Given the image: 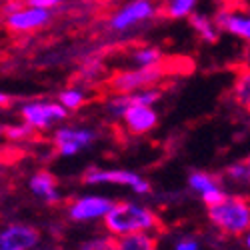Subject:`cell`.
I'll return each instance as SVG.
<instances>
[{
  "label": "cell",
  "instance_id": "d4e9b609",
  "mask_svg": "<svg viewBox=\"0 0 250 250\" xmlns=\"http://www.w3.org/2000/svg\"><path fill=\"white\" fill-rule=\"evenodd\" d=\"M2 134H4L8 140H12V142H20V140L32 138L34 130L28 126L26 122H20V124H10V126H4V128H2Z\"/></svg>",
  "mask_w": 250,
  "mask_h": 250
},
{
  "label": "cell",
  "instance_id": "cb8c5ba5",
  "mask_svg": "<svg viewBox=\"0 0 250 250\" xmlns=\"http://www.w3.org/2000/svg\"><path fill=\"white\" fill-rule=\"evenodd\" d=\"M132 102L134 104H144V106H154V104L162 98V90L154 84V86H146V88H142V90H136L130 94Z\"/></svg>",
  "mask_w": 250,
  "mask_h": 250
},
{
  "label": "cell",
  "instance_id": "e0dca14e",
  "mask_svg": "<svg viewBox=\"0 0 250 250\" xmlns=\"http://www.w3.org/2000/svg\"><path fill=\"white\" fill-rule=\"evenodd\" d=\"M130 60H132L134 66H140V68L158 66V64H162V60H164V52L158 46H140V48L132 50Z\"/></svg>",
  "mask_w": 250,
  "mask_h": 250
},
{
  "label": "cell",
  "instance_id": "4fadbf2b",
  "mask_svg": "<svg viewBox=\"0 0 250 250\" xmlns=\"http://www.w3.org/2000/svg\"><path fill=\"white\" fill-rule=\"evenodd\" d=\"M28 188L32 190L34 196H38L46 204H58L62 200V194H60V188H58V180L48 170L34 172L28 180Z\"/></svg>",
  "mask_w": 250,
  "mask_h": 250
},
{
  "label": "cell",
  "instance_id": "5b68a950",
  "mask_svg": "<svg viewBox=\"0 0 250 250\" xmlns=\"http://www.w3.org/2000/svg\"><path fill=\"white\" fill-rule=\"evenodd\" d=\"M68 116V110L60 106L54 100H36V102H26L20 108V118L26 122L32 130H48L54 124L64 122Z\"/></svg>",
  "mask_w": 250,
  "mask_h": 250
},
{
  "label": "cell",
  "instance_id": "277c9868",
  "mask_svg": "<svg viewBox=\"0 0 250 250\" xmlns=\"http://www.w3.org/2000/svg\"><path fill=\"white\" fill-rule=\"evenodd\" d=\"M84 184H114V186H126L134 194L146 196L150 192V182L140 176L134 170H110V168H88L82 176Z\"/></svg>",
  "mask_w": 250,
  "mask_h": 250
},
{
  "label": "cell",
  "instance_id": "44dd1931",
  "mask_svg": "<svg viewBox=\"0 0 250 250\" xmlns=\"http://www.w3.org/2000/svg\"><path fill=\"white\" fill-rule=\"evenodd\" d=\"M234 98L238 104L248 108V104H250V74H248L246 66L242 68V72L238 74V78L234 82Z\"/></svg>",
  "mask_w": 250,
  "mask_h": 250
},
{
  "label": "cell",
  "instance_id": "52a82bcc",
  "mask_svg": "<svg viewBox=\"0 0 250 250\" xmlns=\"http://www.w3.org/2000/svg\"><path fill=\"white\" fill-rule=\"evenodd\" d=\"M96 140V132L82 126H58L52 134V146L58 156L72 158L84 148L92 146Z\"/></svg>",
  "mask_w": 250,
  "mask_h": 250
},
{
  "label": "cell",
  "instance_id": "4316f807",
  "mask_svg": "<svg viewBox=\"0 0 250 250\" xmlns=\"http://www.w3.org/2000/svg\"><path fill=\"white\" fill-rule=\"evenodd\" d=\"M228 192L224 190V186L222 188H216V190H210V192H206V194H202L200 198H202V202H204V206L208 208V206H214V204H218L224 196H226Z\"/></svg>",
  "mask_w": 250,
  "mask_h": 250
},
{
  "label": "cell",
  "instance_id": "9a60e30c",
  "mask_svg": "<svg viewBox=\"0 0 250 250\" xmlns=\"http://www.w3.org/2000/svg\"><path fill=\"white\" fill-rule=\"evenodd\" d=\"M188 22L192 26V30L204 40V42H216L218 40V28L214 24V20L206 14H200V12H192L188 16Z\"/></svg>",
  "mask_w": 250,
  "mask_h": 250
},
{
  "label": "cell",
  "instance_id": "2e32d148",
  "mask_svg": "<svg viewBox=\"0 0 250 250\" xmlns=\"http://www.w3.org/2000/svg\"><path fill=\"white\" fill-rule=\"evenodd\" d=\"M188 186L198 192L200 196L206 194V192H210V190H216V188H222V180L212 174V172H206V170H194L190 172L188 176Z\"/></svg>",
  "mask_w": 250,
  "mask_h": 250
},
{
  "label": "cell",
  "instance_id": "9c48e42d",
  "mask_svg": "<svg viewBox=\"0 0 250 250\" xmlns=\"http://www.w3.org/2000/svg\"><path fill=\"white\" fill-rule=\"evenodd\" d=\"M50 20H52V10L24 4L16 12L4 16V24L14 34H24V32H34V30L48 26Z\"/></svg>",
  "mask_w": 250,
  "mask_h": 250
},
{
  "label": "cell",
  "instance_id": "f1b7e54d",
  "mask_svg": "<svg viewBox=\"0 0 250 250\" xmlns=\"http://www.w3.org/2000/svg\"><path fill=\"white\" fill-rule=\"evenodd\" d=\"M24 4H26L24 0H6V2L2 4V14H4V16H8V14L16 12L18 8H22Z\"/></svg>",
  "mask_w": 250,
  "mask_h": 250
},
{
  "label": "cell",
  "instance_id": "7c38bea8",
  "mask_svg": "<svg viewBox=\"0 0 250 250\" xmlns=\"http://www.w3.org/2000/svg\"><path fill=\"white\" fill-rule=\"evenodd\" d=\"M212 20H214L218 32H228L240 40L250 38V18H248V14H244L240 10L222 8L216 12V16Z\"/></svg>",
  "mask_w": 250,
  "mask_h": 250
},
{
  "label": "cell",
  "instance_id": "484cf974",
  "mask_svg": "<svg viewBox=\"0 0 250 250\" xmlns=\"http://www.w3.org/2000/svg\"><path fill=\"white\" fill-rule=\"evenodd\" d=\"M172 250H200V240L194 236H180L174 240Z\"/></svg>",
  "mask_w": 250,
  "mask_h": 250
},
{
  "label": "cell",
  "instance_id": "83f0119b",
  "mask_svg": "<svg viewBox=\"0 0 250 250\" xmlns=\"http://www.w3.org/2000/svg\"><path fill=\"white\" fill-rule=\"evenodd\" d=\"M26 4L30 6H38V8H46V10H54L58 6H62L64 2H68V0H24Z\"/></svg>",
  "mask_w": 250,
  "mask_h": 250
},
{
  "label": "cell",
  "instance_id": "d6986e66",
  "mask_svg": "<svg viewBox=\"0 0 250 250\" xmlns=\"http://www.w3.org/2000/svg\"><path fill=\"white\" fill-rule=\"evenodd\" d=\"M56 102L60 106H64L68 112H76L88 102V98H86L84 90H80V88H64L58 92Z\"/></svg>",
  "mask_w": 250,
  "mask_h": 250
},
{
  "label": "cell",
  "instance_id": "7402d4cb",
  "mask_svg": "<svg viewBox=\"0 0 250 250\" xmlns=\"http://www.w3.org/2000/svg\"><path fill=\"white\" fill-rule=\"evenodd\" d=\"M114 244H116V236L106 232V234L90 236L84 242H80L78 250H114Z\"/></svg>",
  "mask_w": 250,
  "mask_h": 250
},
{
  "label": "cell",
  "instance_id": "603a6c76",
  "mask_svg": "<svg viewBox=\"0 0 250 250\" xmlns=\"http://www.w3.org/2000/svg\"><path fill=\"white\" fill-rule=\"evenodd\" d=\"M224 176L230 182H234V184H248V180H250V164H248V160H240V162L230 164L224 170Z\"/></svg>",
  "mask_w": 250,
  "mask_h": 250
},
{
  "label": "cell",
  "instance_id": "30bf717a",
  "mask_svg": "<svg viewBox=\"0 0 250 250\" xmlns=\"http://www.w3.org/2000/svg\"><path fill=\"white\" fill-rule=\"evenodd\" d=\"M40 242V232L30 224L12 222L0 228V250H34Z\"/></svg>",
  "mask_w": 250,
  "mask_h": 250
},
{
  "label": "cell",
  "instance_id": "8fae6325",
  "mask_svg": "<svg viewBox=\"0 0 250 250\" xmlns=\"http://www.w3.org/2000/svg\"><path fill=\"white\" fill-rule=\"evenodd\" d=\"M124 128L134 136H142L148 134L158 126V112L154 110V106H144V104H130V106L124 110V114L120 116Z\"/></svg>",
  "mask_w": 250,
  "mask_h": 250
},
{
  "label": "cell",
  "instance_id": "4dcf8cb0",
  "mask_svg": "<svg viewBox=\"0 0 250 250\" xmlns=\"http://www.w3.org/2000/svg\"><path fill=\"white\" fill-rule=\"evenodd\" d=\"M2 128H4V126H2V124H0V134H2Z\"/></svg>",
  "mask_w": 250,
  "mask_h": 250
},
{
  "label": "cell",
  "instance_id": "8992f818",
  "mask_svg": "<svg viewBox=\"0 0 250 250\" xmlns=\"http://www.w3.org/2000/svg\"><path fill=\"white\" fill-rule=\"evenodd\" d=\"M158 14V8L152 0H128L120 6L108 20V26L114 32H126L138 24H144Z\"/></svg>",
  "mask_w": 250,
  "mask_h": 250
},
{
  "label": "cell",
  "instance_id": "6da1fadb",
  "mask_svg": "<svg viewBox=\"0 0 250 250\" xmlns=\"http://www.w3.org/2000/svg\"><path fill=\"white\" fill-rule=\"evenodd\" d=\"M102 222L104 230L116 238L132 232H156L160 228V218L152 208L134 200L112 202Z\"/></svg>",
  "mask_w": 250,
  "mask_h": 250
},
{
  "label": "cell",
  "instance_id": "ffe728a7",
  "mask_svg": "<svg viewBox=\"0 0 250 250\" xmlns=\"http://www.w3.org/2000/svg\"><path fill=\"white\" fill-rule=\"evenodd\" d=\"M132 104V98L130 94H118V92H112V96L106 98V102H104V110H106V114L110 118H118L124 114V110H126L128 106Z\"/></svg>",
  "mask_w": 250,
  "mask_h": 250
},
{
  "label": "cell",
  "instance_id": "ac0fdd59",
  "mask_svg": "<svg viewBox=\"0 0 250 250\" xmlns=\"http://www.w3.org/2000/svg\"><path fill=\"white\" fill-rule=\"evenodd\" d=\"M196 6L198 0H166L162 6V14L170 20H182L196 12Z\"/></svg>",
  "mask_w": 250,
  "mask_h": 250
},
{
  "label": "cell",
  "instance_id": "7a4b0ae2",
  "mask_svg": "<svg viewBox=\"0 0 250 250\" xmlns=\"http://www.w3.org/2000/svg\"><path fill=\"white\" fill-rule=\"evenodd\" d=\"M208 220L228 236H244L250 228V204L242 194H226L218 204L208 206Z\"/></svg>",
  "mask_w": 250,
  "mask_h": 250
},
{
  "label": "cell",
  "instance_id": "f546056e",
  "mask_svg": "<svg viewBox=\"0 0 250 250\" xmlns=\"http://www.w3.org/2000/svg\"><path fill=\"white\" fill-rule=\"evenodd\" d=\"M10 102H12V98H10L6 92H0V108H2V106H8Z\"/></svg>",
  "mask_w": 250,
  "mask_h": 250
},
{
  "label": "cell",
  "instance_id": "ba28073f",
  "mask_svg": "<svg viewBox=\"0 0 250 250\" xmlns=\"http://www.w3.org/2000/svg\"><path fill=\"white\" fill-rule=\"evenodd\" d=\"M112 198L102 196V194H84V196H76L68 202L66 206V214L72 222H98L106 216V212L112 206Z\"/></svg>",
  "mask_w": 250,
  "mask_h": 250
},
{
  "label": "cell",
  "instance_id": "3957f363",
  "mask_svg": "<svg viewBox=\"0 0 250 250\" xmlns=\"http://www.w3.org/2000/svg\"><path fill=\"white\" fill-rule=\"evenodd\" d=\"M166 70L162 64L158 66H146V68H130V70H118L110 76L108 86L112 92L118 94H132L136 90H142L146 86H154L164 78Z\"/></svg>",
  "mask_w": 250,
  "mask_h": 250
},
{
  "label": "cell",
  "instance_id": "5bb4252c",
  "mask_svg": "<svg viewBox=\"0 0 250 250\" xmlns=\"http://www.w3.org/2000/svg\"><path fill=\"white\" fill-rule=\"evenodd\" d=\"M114 250H160L156 232H132L116 238Z\"/></svg>",
  "mask_w": 250,
  "mask_h": 250
}]
</instances>
